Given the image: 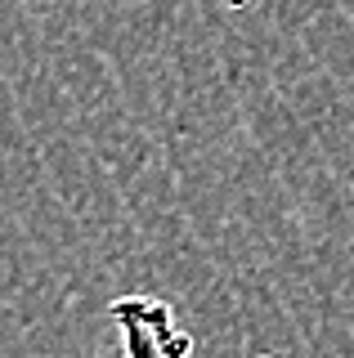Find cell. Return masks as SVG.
<instances>
[{
  "label": "cell",
  "instance_id": "6da1fadb",
  "mask_svg": "<svg viewBox=\"0 0 354 358\" xmlns=\"http://www.w3.org/2000/svg\"><path fill=\"white\" fill-rule=\"evenodd\" d=\"M113 322L121 350L130 354H189L193 336L180 327V313L157 296H121L113 300Z\"/></svg>",
  "mask_w": 354,
  "mask_h": 358
}]
</instances>
